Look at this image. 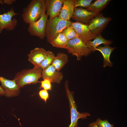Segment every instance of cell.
Wrapping results in <instances>:
<instances>
[{"instance_id": "cell-1", "label": "cell", "mask_w": 127, "mask_h": 127, "mask_svg": "<svg viewBox=\"0 0 127 127\" xmlns=\"http://www.w3.org/2000/svg\"><path fill=\"white\" fill-rule=\"evenodd\" d=\"M44 0H32L23 9L21 17L24 22L29 24L37 21L45 14Z\"/></svg>"}, {"instance_id": "cell-2", "label": "cell", "mask_w": 127, "mask_h": 127, "mask_svg": "<svg viewBox=\"0 0 127 127\" xmlns=\"http://www.w3.org/2000/svg\"><path fill=\"white\" fill-rule=\"evenodd\" d=\"M42 70L40 67L24 69L17 73L13 79L20 88L27 85L35 84L42 77Z\"/></svg>"}, {"instance_id": "cell-3", "label": "cell", "mask_w": 127, "mask_h": 127, "mask_svg": "<svg viewBox=\"0 0 127 127\" xmlns=\"http://www.w3.org/2000/svg\"><path fill=\"white\" fill-rule=\"evenodd\" d=\"M71 23L70 20L62 19L58 16L49 18L47 23L45 31L47 41L50 44L58 34L67 27L71 25Z\"/></svg>"}, {"instance_id": "cell-4", "label": "cell", "mask_w": 127, "mask_h": 127, "mask_svg": "<svg viewBox=\"0 0 127 127\" xmlns=\"http://www.w3.org/2000/svg\"><path fill=\"white\" fill-rule=\"evenodd\" d=\"M64 48L69 53L75 56L77 60H78L83 56H87L92 52L78 37L68 40Z\"/></svg>"}, {"instance_id": "cell-5", "label": "cell", "mask_w": 127, "mask_h": 127, "mask_svg": "<svg viewBox=\"0 0 127 127\" xmlns=\"http://www.w3.org/2000/svg\"><path fill=\"white\" fill-rule=\"evenodd\" d=\"M65 88L70 108L71 122L69 127H78V121L79 119H86L87 116H90L91 115L88 112L80 113L77 111L73 93L69 88L67 81H66L65 82Z\"/></svg>"}, {"instance_id": "cell-6", "label": "cell", "mask_w": 127, "mask_h": 127, "mask_svg": "<svg viewBox=\"0 0 127 127\" xmlns=\"http://www.w3.org/2000/svg\"><path fill=\"white\" fill-rule=\"evenodd\" d=\"M48 16L45 14L37 21L28 24V31L30 35L37 36L42 40L44 38Z\"/></svg>"}, {"instance_id": "cell-7", "label": "cell", "mask_w": 127, "mask_h": 127, "mask_svg": "<svg viewBox=\"0 0 127 127\" xmlns=\"http://www.w3.org/2000/svg\"><path fill=\"white\" fill-rule=\"evenodd\" d=\"M111 20V18L105 17L100 13L93 18L87 25L91 31L97 36L101 34Z\"/></svg>"}, {"instance_id": "cell-8", "label": "cell", "mask_w": 127, "mask_h": 127, "mask_svg": "<svg viewBox=\"0 0 127 127\" xmlns=\"http://www.w3.org/2000/svg\"><path fill=\"white\" fill-rule=\"evenodd\" d=\"M19 14L15 12L12 7L8 12L0 14V34L4 29L8 31L15 29L18 22L13 17Z\"/></svg>"}, {"instance_id": "cell-9", "label": "cell", "mask_w": 127, "mask_h": 127, "mask_svg": "<svg viewBox=\"0 0 127 127\" xmlns=\"http://www.w3.org/2000/svg\"><path fill=\"white\" fill-rule=\"evenodd\" d=\"M71 26L75 30L78 37L85 44L97 35L93 33L87 24L79 22H72Z\"/></svg>"}, {"instance_id": "cell-10", "label": "cell", "mask_w": 127, "mask_h": 127, "mask_svg": "<svg viewBox=\"0 0 127 127\" xmlns=\"http://www.w3.org/2000/svg\"><path fill=\"white\" fill-rule=\"evenodd\" d=\"M0 82L6 97H14L19 94L20 88L14 80H10L0 76Z\"/></svg>"}, {"instance_id": "cell-11", "label": "cell", "mask_w": 127, "mask_h": 127, "mask_svg": "<svg viewBox=\"0 0 127 127\" xmlns=\"http://www.w3.org/2000/svg\"><path fill=\"white\" fill-rule=\"evenodd\" d=\"M100 12H96L89 11L81 8H75L71 18L76 22L87 25L93 17Z\"/></svg>"}, {"instance_id": "cell-12", "label": "cell", "mask_w": 127, "mask_h": 127, "mask_svg": "<svg viewBox=\"0 0 127 127\" xmlns=\"http://www.w3.org/2000/svg\"><path fill=\"white\" fill-rule=\"evenodd\" d=\"M47 55V51L42 48H36L31 51L28 55V60L34 67H39Z\"/></svg>"}, {"instance_id": "cell-13", "label": "cell", "mask_w": 127, "mask_h": 127, "mask_svg": "<svg viewBox=\"0 0 127 127\" xmlns=\"http://www.w3.org/2000/svg\"><path fill=\"white\" fill-rule=\"evenodd\" d=\"M63 77L62 73L57 70L52 64L42 71V77L49 80L51 83L60 84Z\"/></svg>"}, {"instance_id": "cell-14", "label": "cell", "mask_w": 127, "mask_h": 127, "mask_svg": "<svg viewBox=\"0 0 127 127\" xmlns=\"http://www.w3.org/2000/svg\"><path fill=\"white\" fill-rule=\"evenodd\" d=\"M64 0H45L46 14L50 18L58 16Z\"/></svg>"}, {"instance_id": "cell-15", "label": "cell", "mask_w": 127, "mask_h": 127, "mask_svg": "<svg viewBox=\"0 0 127 127\" xmlns=\"http://www.w3.org/2000/svg\"><path fill=\"white\" fill-rule=\"evenodd\" d=\"M75 5V0H64L58 17L64 20H70L73 16Z\"/></svg>"}, {"instance_id": "cell-16", "label": "cell", "mask_w": 127, "mask_h": 127, "mask_svg": "<svg viewBox=\"0 0 127 127\" xmlns=\"http://www.w3.org/2000/svg\"><path fill=\"white\" fill-rule=\"evenodd\" d=\"M115 48L109 45H104L103 46H99L95 50L99 51L103 56L104 67L107 66L112 67L113 64L110 60V57L111 53Z\"/></svg>"}, {"instance_id": "cell-17", "label": "cell", "mask_w": 127, "mask_h": 127, "mask_svg": "<svg viewBox=\"0 0 127 127\" xmlns=\"http://www.w3.org/2000/svg\"><path fill=\"white\" fill-rule=\"evenodd\" d=\"M94 39L93 41L90 40L88 41L86 44L92 52L96 51V49L100 45H109L113 42L111 40L105 39L101 34L97 35Z\"/></svg>"}, {"instance_id": "cell-18", "label": "cell", "mask_w": 127, "mask_h": 127, "mask_svg": "<svg viewBox=\"0 0 127 127\" xmlns=\"http://www.w3.org/2000/svg\"><path fill=\"white\" fill-rule=\"evenodd\" d=\"M68 57L66 54L58 53L55 56L52 64L55 69L60 71L68 61Z\"/></svg>"}, {"instance_id": "cell-19", "label": "cell", "mask_w": 127, "mask_h": 127, "mask_svg": "<svg viewBox=\"0 0 127 127\" xmlns=\"http://www.w3.org/2000/svg\"><path fill=\"white\" fill-rule=\"evenodd\" d=\"M111 0H97L91 3L87 8V10L96 12H100L103 10L111 1Z\"/></svg>"}, {"instance_id": "cell-20", "label": "cell", "mask_w": 127, "mask_h": 127, "mask_svg": "<svg viewBox=\"0 0 127 127\" xmlns=\"http://www.w3.org/2000/svg\"><path fill=\"white\" fill-rule=\"evenodd\" d=\"M68 41L62 32L55 37L50 44L53 47L64 48Z\"/></svg>"}, {"instance_id": "cell-21", "label": "cell", "mask_w": 127, "mask_h": 127, "mask_svg": "<svg viewBox=\"0 0 127 127\" xmlns=\"http://www.w3.org/2000/svg\"><path fill=\"white\" fill-rule=\"evenodd\" d=\"M55 56L52 52L47 51V56L40 64V67L43 70L48 67L52 64Z\"/></svg>"}, {"instance_id": "cell-22", "label": "cell", "mask_w": 127, "mask_h": 127, "mask_svg": "<svg viewBox=\"0 0 127 127\" xmlns=\"http://www.w3.org/2000/svg\"><path fill=\"white\" fill-rule=\"evenodd\" d=\"M62 32L68 40L78 37L75 30L71 25L66 27Z\"/></svg>"}, {"instance_id": "cell-23", "label": "cell", "mask_w": 127, "mask_h": 127, "mask_svg": "<svg viewBox=\"0 0 127 127\" xmlns=\"http://www.w3.org/2000/svg\"><path fill=\"white\" fill-rule=\"evenodd\" d=\"M93 1V0H75V7H81L87 8Z\"/></svg>"}, {"instance_id": "cell-24", "label": "cell", "mask_w": 127, "mask_h": 127, "mask_svg": "<svg viewBox=\"0 0 127 127\" xmlns=\"http://www.w3.org/2000/svg\"><path fill=\"white\" fill-rule=\"evenodd\" d=\"M43 80L39 82L41 83L40 88H43V89L47 91L52 90L51 82L49 79H43Z\"/></svg>"}, {"instance_id": "cell-25", "label": "cell", "mask_w": 127, "mask_h": 127, "mask_svg": "<svg viewBox=\"0 0 127 127\" xmlns=\"http://www.w3.org/2000/svg\"><path fill=\"white\" fill-rule=\"evenodd\" d=\"M95 122L99 127H114V124L110 123L107 119L103 120L98 118Z\"/></svg>"}, {"instance_id": "cell-26", "label": "cell", "mask_w": 127, "mask_h": 127, "mask_svg": "<svg viewBox=\"0 0 127 127\" xmlns=\"http://www.w3.org/2000/svg\"><path fill=\"white\" fill-rule=\"evenodd\" d=\"M39 95L40 99L46 103L49 98V94L47 91L43 89L41 90L39 92Z\"/></svg>"}, {"instance_id": "cell-27", "label": "cell", "mask_w": 127, "mask_h": 127, "mask_svg": "<svg viewBox=\"0 0 127 127\" xmlns=\"http://www.w3.org/2000/svg\"><path fill=\"white\" fill-rule=\"evenodd\" d=\"M16 1L15 0H4L3 1L4 3L9 5L12 4Z\"/></svg>"}, {"instance_id": "cell-28", "label": "cell", "mask_w": 127, "mask_h": 127, "mask_svg": "<svg viewBox=\"0 0 127 127\" xmlns=\"http://www.w3.org/2000/svg\"><path fill=\"white\" fill-rule=\"evenodd\" d=\"M88 127H99L95 122L91 123L88 125Z\"/></svg>"}, {"instance_id": "cell-29", "label": "cell", "mask_w": 127, "mask_h": 127, "mask_svg": "<svg viewBox=\"0 0 127 127\" xmlns=\"http://www.w3.org/2000/svg\"><path fill=\"white\" fill-rule=\"evenodd\" d=\"M4 95V90L1 86H0V95L3 96Z\"/></svg>"}]
</instances>
